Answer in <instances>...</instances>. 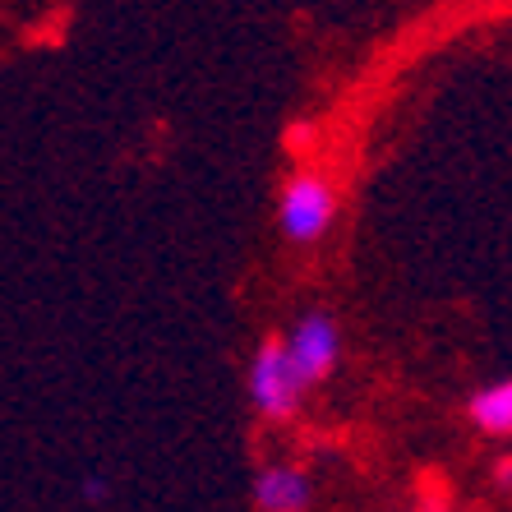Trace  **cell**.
Segmentation results:
<instances>
[{
    "mask_svg": "<svg viewBox=\"0 0 512 512\" xmlns=\"http://www.w3.org/2000/svg\"><path fill=\"white\" fill-rule=\"evenodd\" d=\"M286 356H291V365H296L300 383L305 388H314V383H323L328 374L337 370V360H342V328H337L328 314H300L296 328L282 337Z\"/></svg>",
    "mask_w": 512,
    "mask_h": 512,
    "instance_id": "3",
    "label": "cell"
},
{
    "mask_svg": "<svg viewBox=\"0 0 512 512\" xmlns=\"http://www.w3.org/2000/svg\"><path fill=\"white\" fill-rule=\"evenodd\" d=\"M499 485L512 489V457H508V462H499Z\"/></svg>",
    "mask_w": 512,
    "mask_h": 512,
    "instance_id": "7",
    "label": "cell"
},
{
    "mask_svg": "<svg viewBox=\"0 0 512 512\" xmlns=\"http://www.w3.org/2000/svg\"><path fill=\"white\" fill-rule=\"evenodd\" d=\"M245 383H250V406L263 420H291L300 411V402H305V393H310L300 383L291 356H286L282 337H263L250 360V379Z\"/></svg>",
    "mask_w": 512,
    "mask_h": 512,
    "instance_id": "2",
    "label": "cell"
},
{
    "mask_svg": "<svg viewBox=\"0 0 512 512\" xmlns=\"http://www.w3.org/2000/svg\"><path fill=\"white\" fill-rule=\"evenodd\" d=\"M286 143H291V148H310L314 130H310V125H291V130H286Z\"/></svg>",
    "mask_w": 512,
    "mask_h": 512,
    "instance_id": "6",
    "label": "cell"
},
{
    "mask_svg": "<svg viewBox=\"0 0 512 512\" xmlns=\"http://www.w3.org/2000/svg\"><path fill=\"white\" fill-rule=\"evenodd\" d=\"M314 485L291 462H268L254 476V508L259 512H310Z\"/></svg>",
    "mask_w": 512,
    "mask_h": 512,
    "instance_id": "4",
    "label": "cell"
},
{
    "mask_svg": "<svg viewBox=\"0 0 512 512\" xmlns=\"http://www.w3.org/2000/svg\"><path fill=\"white\" fill-rule=\"evenodd\" d=\"M337 217V190L333 180L314 167H296L282 180V194H277V222H282V236L291 245H314V240L328 236Z\"/></svg>",
    "mask_w": 512,
    "mask_h": 512,
    "instance_id": "1",
    "label": "cell"
},
{
    "mask_svg": "<svg viewBox=\"0 0 512 512\" xmlns=\"http://www.w3.org/2000/svg\"><path fill=\"white\" fill-rule=\"evenodd\" d=\"M471 425L508 439L512 434V379L489 383V388H480V393L471 397Z\"/></svg>",
    "mask_w": 512,
    "mask_h": 512,
    "instance_id": "5",
    "label": "cell"
}]
</instances>
